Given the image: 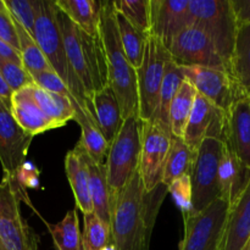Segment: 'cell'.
Listing matches in <instances>:
<instances>
[{
    "label": "cell",
    "mask_w": 250,
    "mask_h": 250,
    "mask_svg": "<svg viewBox=\"0 0 250 250\" xmlns=\"http://www.w3.org/2000/svg\"><path fill=\"white\" fill-rule=\"evenodd\" d=\"M168 192L164 183L146 192L139 170L111 205V237L116 250H149L161 204Z\"/></svg>",
    "instance_id": "6da1fadb"
},
{
    "label": "cell",
    "mask_w": 250,
    "mask_h": 250,
    "mask_svg": "<svg viewBox=\"0 0 250 250\" xmlns=\"http://www.w3.org/2000/svg\"><path fill=\"white\" fill-rule=\"evenodd\" d=\"M99 36L107 66V85L112 89L121 107L122 119L138 115L137 72L127 60L122 48L115 17L114 1H102Z\"/></svg>",
    "instance_id": "7a4b0ae2"
},
{
    "label": "cell",
    "mask_w": 250,
    "mask_h": 250,
    "mask_svg": "<svg viewBox=\"0 0 250 250\" xmlns=\"http://www.w3.org/2000/svg\"><path fill=\"white\" fill-rule=\"evenodd\" d=\"M56 19L65 44L66 56L73 72L84 87L92 105L95 92L107 87V66L100 36L93 37L73 23L70 17L56 6Z\"/></svg>",
    "instance_id": "3957f363"
},
{
    "label": "cell",
    "mask_w": 250,
    "mask_h": 250,
    "mask_svg": "<svg viewBox=\"0 0 250 250\" xmlns=\"http://www.w3.org/2000/svg\"><path fill=\"white\" fill-rule=\"evenodd\" d=\"M34 39L44 56L50 63L51 68L62 78L73 99L82 109L92 112V105L85 94L84 87L80 78L71 70L66 56L65 44L60 26L56 19L55 0H38L36 26H34Z\"/></svg>",
    "instance_id": "277c9868"
},
{
    "label": "cell",
    "mask_w": 250,
    "mask_h": 250,
    "mask_svg": "<svg viewBox=\"0 0 250 250\" xmlns=\"http://www.w3.org/2000/svg\"><path fill=\"white\" fill-rule=\"evenodd\" d=\"M142 151V121L138 115L124 120L106 158V177L111 205L134 173L139 170Z\"/></svg>",
    "instance_id": "5b68a950"
},
{
    "label": "cell",
    "mask_w": 250,
    "mask_h": 250,
    "mask_svg": "<svg viewBox=\"0 0 250 250\" xmlns=\"http://www.w3.org/2000/svg\"><path fill=\"white\" fill-rule=\"evenodd\" d=\"M189 14L192 24L207 33L231 70L238 32L231 0H189Z\"/></svg>",
    "instance_id": "8992f818"
},
{
    "label": "cell",
    "mask_w": 250,
    "mask_h": 250,
    "mask_svg": "<svg viewBox=\"0 0 250 250\" xmlns=\"http://www.w3.org/2000/svg\"><path fill=\"white\" fill-rule=\"evenodd\" d=\"M170 60H172V58L167 46L156 37L149 36L146 44L143 62L141 67L136 70L138 116L142 122L153 120L159 106L166 63Z\"/></svg>",
    "instance_id": "52a82bcc"
},
{
    "label": "cell",
    "mask_w": 250,
    "mask_h": 250,
    "mask_svg": "<svg viewBox=\"0 0 250 250\" xmlns=\"http://www.w3.org/2000/svg\"><path fill=\"white\" fill-rule=\"evenodd\" d=\"M229 214V204L220 198L203 211L183 215L185 236L178 250H221Z\"/></svg>",
    "instance_id": "ba28073f"
},
{
    "label": "cell",
    "mask_w": 250,
    "mask_h": 250,
    "mask_svg": "<svg viewBox=\"0 0 250 250\" xmlns=\"http://www.w3.org/2000/svg\"><path fill=\"white\" fill-rule=\"evenodd\" d=\"M224 151V142L207 138L197 151L192 175V214L207 209L221 198L219 182L220 161Z\"/></svg>",
    "instance_id": "9c48e42d"
},
{
    "label": "cell",
    "mask_w": 250,
    "mask_h": 250,
    "mask_svg": "<svg viewBox=\"0 0 250 250\" xmlns=\"http://www.w3.org/2000/svg\"><path fill=\"white\" fill-rule=\"evenodd\" d=\"M22 200L29 203L17 178L2 176L0 182V241L9 250H27L31 227L21 215Z\"/></svg>",
    "instance_id": "30bf717a"
},
{
    "label": "cell",
    "mask_w": 250,
    "mask_h": 250,
    "mask_svg": "<svg viewBox=\"0 0 250 250\" xmlns=\"http://www.w3.org/2000/svg\"><path fill=\"white\" fill-rule=\"evenodd\" d=\"M172 142V133L154 120L142 122V151L139 173L146 192L163 183L165 164Z\"/></svg>",
    "instance_id": "8fae6325"
},
{
    "label": "cell",
    "mask_w": 250,
    "mask_h": 250,
    "mask_svg": "<svg viewBox=\"0 0 250 250\" xmlns=\"http://www.w3.org/2000/svg\"><path fill=\"white\" fill-rule=\"evenodd\" d=\"M186 81L216 106L229 111L232 105L241 98V90L227 67H207V66H181Z\"/></svg>",
    "instance_id": "7c38bea8"
},
{
    "label": "cell",
    "mask_w": 250,
    "mask_h": 250,
    "mask_svg": "<svg viewBox=\"0 0 250 250\" xmlns=\"http://www.w3.org/2000/svg\"><path fill=\"white\" fill-rule=\"evenodd\" d=\"M33 136L27 133L15 120L11 104L0 98V164L2 176L17 178L26 164Z\"/></svg>",
    "instance_id": "4fadbf2b"
},
{
    "label": "cell",
    "mask_w": 250,
    "mask_h": 250,
    "mask_svg": "<svg viewBox=\"0 0 250 250\" xmlns=\"http://www.w3.org/2000/svg\"><path fill=\"white\" fill-rule=\"evenodd\" d=\"M227 112L198 93L186 127L185 143L193 151L199 150L207 138L226 141Z\"/></svg>",
    "instance_id": "5bb4252c"
},
{
    "label": "cell",
    "mask_w": 250,
    "mask_h": 250,
    "mask_svg": "<svg viewBox=\"0 0 250 250\" xmlns=\"http://www.w3.org/2000/svg\"><path fill=\"white\" fill-rule=\"evenodd\" d=\"M168 50L172 60L180 66L229 68L207 33L194 24L183 29L173 39Z\"/></svg>",
    "instance_id": "9a60e30c"
},
{
    "label": "cell",
    "mask_w": 250,
    "mask_h": 250,
    "mask_svg": "<svg viewBox=\"0 0 250 250\" xmlns=\"http://www.w3.org/2000/svg\"><path fill=\"white\" fill-rule=\"evenodd\" d=\"M150 36L160 39L167 49L173 39L192 26L189 0H150Z\"/></svg>",
    "instance_id": "2e32d148"
},
{
    "label": "cell",
    "mask_w": 250,
    "mask_h": 250,
    "mask_svg": "<svg viewBox=\"0 0 250 250\" xmlns=\"http://www.w3.org/2000/svg\"><path fill=\"white\" fill-rule=\"evenodd\" d=\"M225 143L250 170V99L241 98L227 111Z\"/></svg>",
    "instance_id": "e0dca14e"
},
{
    "label": "cell",
    "mask_w": 250,
    "mask_h": 250,
    "mask_svg": "<svg viewBox=\"0 0 250 250\" xmlns=\"http://www.w3.org/2000/svg\"><path fill=\"white\" fill-rule=\"evenodd\" d=\"M32 85L22 88L12 94L11 111L17 124L33 137L50 129L60 128L38 106L32 93Z\"/></svg>",
    "instance_id": "ac0fdd59"
},
{
    "label": "cell",
    "mask_w": 250,
    "mask_h": 250,
    "mask_svg": "<svg viewBox=\"0 0 250 250\" xmlns=\"http://www.w3.org/2000/svg\"><path fill=\"white\" fill-rule=\"evenodd\" d=\"M249 181V168L246 167L229 146L224 143V151L219 167L220 193L222 199L232 207L243 194Z\"/></svg>",
    "instance_id": "d6986e66"
},
{
    "label": "cell",
    "mask_w": 250,
    "mask_h": 250,
    "mask_svg": "<svg viewBox=\"0 0 250 250\" xmlns=\"http://www.w3.org/2000/svg\"><path fill=\"white\" fill-rule=\"evenodd\" d=\"M250 239V181L246 190L232 207L221 250H244Z\"/></svg>",
    "instance_id": "ffe728a7"
},
{
    "label": "cell",
    "mask_w": 250,
    "mask_h": 250,
    "mask_svg": "<svg viewBox=\"0 0 250 250\" xmlns=\"http://www.w3.org/2000/svg\"><path fill=\"white\" fill-rule=\"evenodd\" d=\"M65 170L78 209L83 212V215L94 212L89 193V178H88V166L85 163V151L80 144H76L75 148L66 154Z\"/></svg>",
    "instance_id": "44dd1931"
},
{
    "label": "cell",
    "mask_w": 250,
    "mask_h": 250,
    "mask_svg": "<svg viewBox=\"0 0 250 250\" xmlns=\"http://www.w3.org/2000/svg\"><path fill=\"white\" fill-rule=\"evenodd\" d=\"M92 115L104 138L111 146L124 124V119L119 100L109 85L93 95Z\"/></svg>",
    "instance_id": "7402d4cb"
},
{
    "label": "cell",
    "mask_w": 250,
    "mask_h": 250,
    "mask_svg": "<svg viewBox=\"0 0 250 250\" xmlns=\"http://www.w3.org/2000/svg\"><path fill=\"white\" fill-rule=\"evenodd\" d=\"M75 106V121L81 127V138L77 144H80L85 153L90 156L93 161L98 164H105V156L107 158L110 144L104 138L103 133L98 127L97 121L89 110H84L73 99Z\"/></svg>",
    "instance_id": "603a6c76"
},
{
    "label": "cell",
    "mask_w": 250,
    "mask_h": 250,
    "mask_svg": "<svg viewBox=\"0 0 250 250\" xmlns=\"http://www.w3.org/2000/svg\"><path fill=\"white\" fill-rule=\"evenodd\" d=\"M88 166L89 193L92 198L94 214L111 227V203H110L109 185L106 177V164H98L85 153Z\"/></svg>",
    "instance_id": "cb8c5ba5"
},
{
    "label": "cell",
    "mask_w": 250,
    "mask_h": 250,
    "mask_svg": "<svg viewBox=\"0 0 250 250\" xmlns=\"http://www.w3.org/2000/svg\"><path fill=\"white\" fill-rule=\"evenodd\" d=\"M55 4L81 29H83L93 37L99 36L102 1H95V0H55Z\"/></svg>",
    "instance_id": "d4e9b609"
},
{
    "label": "cell",
    "mask_w": 250,
    "mask_h": 250,
    "mask_svg": "<svg viewBox=\"0 0 250 250\" xmlns=\"http://www.w3.org/2000/svg\"><path fill=\"white\" fill-rule=\"evenodd\" d=\"M231 73L242 95L250 99V24L239 27L237 32Z\"/></svg>",
    "instance_id": "484cf974"
},
{
    "label": "cell",
    "mask_w": 250,
    "mask_h": 250,
    "mask_svg": "<svg viewBox=\"0 0 250 250\" xmlns=\"http://www.w3.org/2000/svg\"><path fill=\"white\" fill-rule=\"evenodd\" d=\"M32 93L42 111L59 127H63L68 121L75 119L73 98L46 92L37 84L32 85Z\"/></svg>",
    "instance_id": "4316f807"
},
{
    "label": "cell",
    "mask_w": 250,
    "mask_h": 250,
    "mask_svg": "<svg viewBox=\"0 0 250 250\" xmlns=\"http://www.w3.org/2000/svg\"><path fill=\"white\" fill-rule=\"evenodd\" d=\"M195 158H197V151H193L182 138L172 136L171 148L164 171V185L168 187L177 178L192 175Z\"/></svg>",
    "instance_id": "83f0119b"
},
{
    "label": "cell",
    "mask_w": 250,
    "mask_h": 250,
    "mask_svg": "<svg viewBox=\"0 0 250 250\" xmlns=\"http://www.w3.org/2000/svg\"><path fill=\"white\" fill-rule=\"evenodd\" d=\"M186 78L182 72V68L180 65L173 60H170L166 63L165 76H164L163 85L160 90V99H159V106L154 114L153 120L164 126L165 128L170 129V106L173 98L176 97L177 92L180 90L181 85L185 82ZM171 131V129H170Z\"/></svg>",
    "instance_id": "f1b7e54d"
},
{
    "label": "cell",
    "mask_w": 250,
    "mask_h": 250,
    "mask_svg": "<svg viewBox=\"0 0 250 250\" xmlns=\"http://www.w3.org/2000/svg\"><path fill=\"white\" fill-rule=\"evenodd\" d=\"M115 17H116L117 28H119L120 39H121L122 48L127 56V60L131 63L134 70L141 67L143 62L146 44L148 41L146 34L142 33L137 29L121 12L115 9Z\"/></svg>",
    "instance_id": "f546056e"
},
{
    "label": "cell",
    "mask_w": 250,
    "mask_h": 250,
    "mask_svg": "<svg viewBox=\"0 0 250 250\" xmlns=\"http://www.w3.org/2000/svg\"><path fill=\"white\" fill-rule=\"evenodd\" d=\"M197 94V89L188 81H185L176 97L173 98L170 106V114H168L170 129L173 137L182 139L185 137L186 127H187Z\"/></svg>",
    "instance_id": "4dcf8cb0"
},
{
    "label": "cell",
    "mask_w": 250,
    "mask_h": 250,
    "mask_svg": "<svg viewBox=\"0 0 250 250\" xmlns=\"http://www.w3.org/2000/svg\"><path fill=\"white\" fill-rule=\"evenodd\" d=\"M45 225L53 237L56 250H83L77 210L72 209L66 212L65 217L58 224Z\"/></svg>",
    "instance_id": "1f68e13d"
},
{
    "label": "cell",
    "mask_w": 250,
    "mask_h": 250,
    "mask_svg": "<svg viewBox=\"0 0 250 250\" xmlns=\"http://www.w3.org/2000/svg\"><path fill=\"white\" fill-rule=\"evenodd\" d=\"M14 22L17 29V36H19L20 54H21L23 67L31 75L32 73L41 72V71L53 70L50 63L48 62V60L44 56L43 51L39 48L34 37L31 33H28L19 22H16L15 20Z\"/></svg>",
    "instance_id": "d6a6232c"
},
{
    "label": "cell",
    "mask_w": 250,
    "mask_h": 250,
    "mask_svg": "<svg viewBox=\"0 0 250 250\" xmlns=\"http://www.w3.org/2000/svg\"><path fill=\"white\" fill-rule=\"evenodd\" d=\"M83 250H100L112 243L111 227L103 222L94 212L83 215Z\"/></svg>",
    "instance_id": "836d02e7"
},
{
    "label": "cell",
    "mask_w": 250,
    "mask_h": 250,
    "mask_svg": "<svg viewBox=\"0 0 250 250\" xmlns=\"http://www.w3.org/2000/svg\"><path fill=\"white\" fill-rule=\"evenodd\" d=\"M115 9L121 12L142 33L150 36V0H116Z\"/></svg>",
    "instance_id": "e575fe53"
},
{
    "label": "cell",
    "mask_w": 250,
    "mask_h": 250,
    "mask_svg": "<svg viewBox=\"0 0 250 250\" xmlns=\"http://www.w3.org/2000/svg\"><path fill=\"white\" fill-rule=\"evenodd\" d=\"M4 2L12 19L33 36L38 0H4Z\"/></svg>",
    "instance_id": "d590c367"
},
{
    "label": "cell",
    "mask_w": 250,
    "mask_h": 250,
    "mask_svg": "<svg viewBox=\"0 0 250 250\" xmlns=\"http://www.w3.org/2000/svg\"><path fill=\"white\" fill-rule=\"evenodd\" d=\"M0 75L2 76L5 82L14 93L22 88L34 84L31 73L23 67V65L4 60V59H0Z\"/></svg>",
    "instance_id": "8d00e7d4"
},
{
    "label": "cell",
    "mask_w": 250,
    "mask_h": 250,
    "mask_svg": "<svg viewBox=\"0 0 250 250\" xmlns=\"http://www.w3.org/2000/svg\"><path fill=\"white\" fill-rule=\"evenodd\" d=\"M168 193L172 195L176 205L180 208L183 215L192 214V180L190 176H182L168 186Z\"/></svg>",
    "instance_id": "74e56055"
},
{
    "label": "cell",
    "mask_w": 250,
    "mask_h": 250,
    "mask_svg": "<svg viewBox=\"0 0 250 250\" xmlns=\"http://www.w3.org/2000/svg\"><path fill=\"white\" fill-rule=\"evenodd\" d=\"M31 76L34 81V84L41 87L42 89L46 90V92L55 93V94L63 95V97L73 98L70 90H68L67 85L62 81V78L54 70L41 71V72L32 73Z\"/></svg>",
    "instance_id": "f35d334b"
},
{
    "label": "cell",
    "mask_w": 250,
    "mask_h": 250,
    "mask_svg": "<svg viewBox=\"0 0 250 250\" xmlns=\"http://www.w3.org/2000/svg\"><path fill=\"white\" fill-rule=\"evenodd\" d=\"M0 39L20 51V42L14 19L9 11L0 14Z\"/></svg>",
    "instance_id": "ab89813d"
},
{
    "label": "cell",
    "mask_w": 250,
    "mask_h": 250,
    "mask_svg": "<svg viewBox=\"0 0 250 250\" xmlns=\"http://www.w3.org/2000/svg\"><path fill=\"white\" fill-rule=\"evenodd\" d=\"M20 185L26 189V188H37L39 186V170L34 167L33 164L27 163L20 170L17 175Z\"/></svg>",
    "instance_id": "60d3db41"
},
{
    "label": "cell",
    "mask_w": 250,
    "mask_h": 250,
    "mask_svg": "<svg viewBox=\"0 0 250 250\" xmlns=\"http://www.w3.org/2000/svg\"><path fill=\"white\" fill-rule=\"evenodd\" d=\"M231 2L238 28L250 24V0H231Z\"/></svg>",
    "instance_id": "b9f144b4"
},
{
    "label": "cell",
    "mask_w": 250,
    "mask_h": 250,
    "mask_svg": "<svg viewBox=\"0 0 250 250\" xmlns=\"http://www.w3.org/2000/svg\"><path fill=\"white\" fill-rule=\"evenodd\" d=\"M0 59H4V60L12 61V62L23 65V63H22V58L20 51L16 50L15 48H12L10 44L1 41V39H0Z\"/></svg>",
    "instance_id": "7bdbcfd3"
},
{
    "label": "cell",
    "mask_w": 250,
    "mask_h": 250,
    "mask_svg": "<svg viewBox=\"0 0 250 250\" xmlns=\"http://www.w3.org/2000/svg\"><path fill=\"white\" fill-rule=\"evenodd\" d=\"M12 94H14V92H12L11 88L7 85V83L5 82V80L2 78V76L0 75V98H1V99H4L5 102H7L11 104Z\"/></svg>",
    "instance_id": "ee69618b"
},
{
    "label": "cell",
    "mask_w": 250,
    "mask_h": 250,
    "mask_svg": "<svg viewBox=\"0 0 250 250\" xmlns=\"http://www.w3.org/2000/svg\"><path fill=\"white\" fill-rule=\"evenodd\" d=\"M38 237H37L36 232L33 229H31L29 232V238H28V248L27 250H38Z\"/></svg>",
    "instance_id": "f6af8a7d"
},
{
    "label": "cell",
    "mask_w": 250,
    "mask_h": 250,
    "mask_svg": "<svg viewBox=\"0 0 250 250\" xmlns=\"http://www.w3.org/2000/svg\"><path fill=\"white\" fill-rule=\"evenodd\" d=\"M6 11H7V9H6V6H5L4 0H0V14H1V12H6Z\"/></svg>",
    "instance_id": "bcb514c9"
},
{
    "label": "cell",
    "mask_w": 250,
    "mask_h": 250,
    "mask_svg": "<svg viewBox=\"0 0 250 250\" xmlns=\"http://www.w3.org/2000/svg\"><path fill=\"white\" fill-rule=\"evenodd\" d=\"M100 250H116V248H115V246L112 243H110V244H107L106 247H104V248L103 249H100Z\"/></svg>",
    "instance_id": "7dc6e473"
},
{
    "label": "cell",
    "mask_w": 250,
    "mask_h": 250,
    "mask_svg": "<svg viewBox=\"0 0 250 250\" xmlns=\"http://www.w3.org/2000/svg\"><path fill=\"white\" fill-rule=\"evenodd\" d=\"M0 250H9V249L6 248V247L4 246V244H2L1 241H0Z\"/></svg>",
    "instance_id": "c3c4849f"
},
{
    "label": "cell",
    "mask_w": 250,
    "mask_h": 250,
    "mask_svg": "<svg viewBox=\"0 0 250 250\" xmlns=\"http://www.w3.org/2000/svg\"><path fill=\"white\" fill-rule=\"evenodd\" d=\"M246 250H250V239H249L248 244H247V247H246Z\"/></svg>",
    "instance_id": "681fc988"
},
{
    "label": "cell",
    "mask_w": 250,
    "mask_h": 250,
    "mask_svg": "<svg viewBox=\"0 0 250 250\" xmlns=\"http://www.w3.org/2000/svg\"><path fill=\"white\" fill-rule=\"evenodd\" d=\"M244 250H246V248H244Z\"/></svg>",
    "instance_id": "f907efd6"
}]
</instances>
